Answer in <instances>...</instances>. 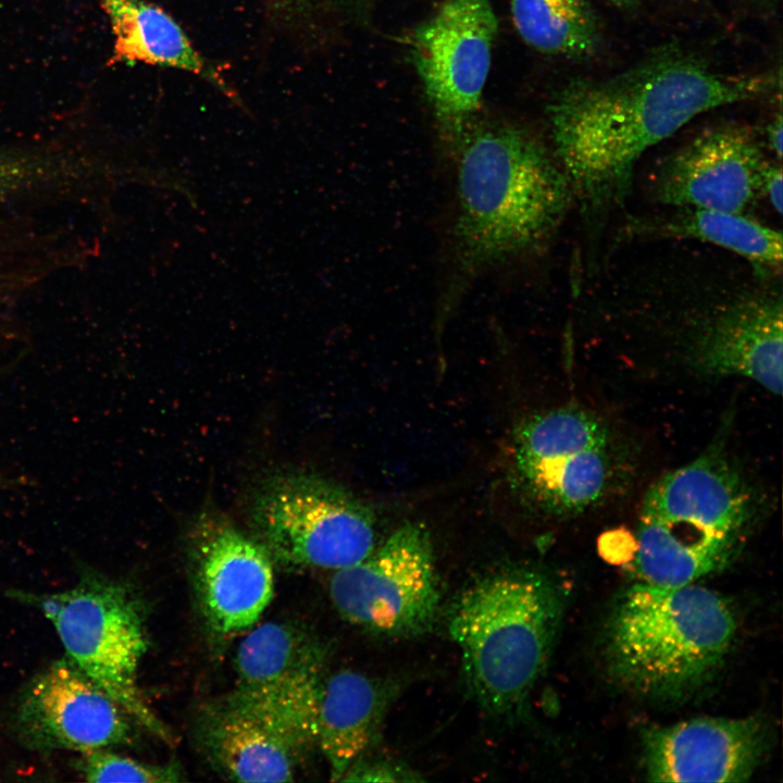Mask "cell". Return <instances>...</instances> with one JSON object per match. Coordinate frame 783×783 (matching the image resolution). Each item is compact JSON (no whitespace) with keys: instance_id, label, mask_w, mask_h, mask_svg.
I'll return each mask as SVG.
<instances>
[{"instance_id":"obj_1","label":"cell","mask_w":783,"mask_h":783,"mask_svg":"<svg viewBox=\"0 0 783 783\" xmlns=\"http://www.w3.org/2000/svg\"><path fill=\"white\" fill-rule=\"evenodd\" d=\"M767 76H729L664 51L605 79L573 80L548 107L554 156L591 210L620 202L646 150L709 110L755 98Z\"/></svg>"},{"instance_id":"obj_2","label":"cell","mask_w":783,"mask_h":783,"mask_svg":"<svg viewBox=\"0 0 783 783\" xmlns=\"http://www.w3.org/2000/svg\"><path fill=\"white\" fill-rule=\"evenodd\" d=\"M453 151L447 306L480 276L545 247L574 198L556 157L520 125L472 124Z\"/></svg>"},{"instance_id":"obj_3","label":"cell","mask_w":783,"mask_h":783,"mask_svg":"<svg viewBox=\"0 0 783 783\" xmlns=\"http://www.w3.org/2000/svg\"><path fill=\"white\" fill-rule=\"evenodd\" d=\"M736 619L718 593L696 585L641 583L623 592L609 614L604 652L611 676L627 691L678 699L719 670Z\"/></svg>"},{"instance_id":"obj_4","label":"cell","mask_w":783,"mask_h":783,"mask_svg":"<svg viewBox=\"0 0 783 783\" xmlns=\"http://www.w3.org/2000/svg\"><path fill=\"white\" fill-rule=\"evenodd\" d=\"M562 597L548 574L527 567L487 573L457 597L448 631L473 699L495 716L524 704L552 650Z\"/></svg>"},{"instance_id":"obj_5","label":"cell","mask_w":783,"mask_h":783,"mask_svg":"<svg viewBox=\"0 0 783 783\" xmlns=\"http://www.w3.org/2000/svg\"><path fill=\"white\" fill-rule=\"evenodd\" d=\"M755 509L746 480L720 450L667 472L648 488L638 514L642 582L685 585L721 570L742 546Z\"/></svg>"},{"instance_id":"obj_6","label":"cell","mask_w":783,"mask_h":783,"mask_svg":"<svg viewBox=\"0 0 783 783\" xmlns=\"http://www.w3.org/2000/svg\"><path fill=\"white\" fill-rule=\"evenodd\" d=\"M9 595L42 612L53 625L65 656L105 689L134 719L160 739L173 736L151 709L138 684L148 650L145 612L133 588L83 566L67 589Z\"/></svg>"},{"instance_id":"obj_7","label":"cell","mask_w":783,"mask_h":783,"mask_svg":"<svg viewBox=\"0 0 783 783\" xmlns=\"http://www.w3.org/2000/svg\"><path fill=\"white\" fill-rule=\"evenodd\" d=\"M246 513L253 537L285 566L338 570L375 548L372 510L315 472L275 470L252 487Z\"/></svg>"},{"instance_id":"obj_8","label":"cell","mask_w":783,"mask_h":783,"mask_svg":"<svg viewBox=\"0 0 783 783\" xmlns=\"http://www.w3.org/2000/svg\"><path fill=\"white\" fill-rule=\"evenodd\" d=\"M328 592L349 623L374 635L412 637L434 626L440 588L433 544L420 523H406L358 563L333 571Z\"/></svg>"},{"instance_id":"obj_9","label":"cell","mask_w":783,"mask_h":783,"mask_svg":"<svg viewBox=\"0 0 783 783\" xmlns=\"http://www.w3.org/2000/svg\"><path fill=\"white\" fill-rule=\"evenodd\" d=\"M607 425L592 412L566 407L522 422L514 436L519 485L540 509L583 513L607 496L617 459Z\"/></svg>"},{"instance_id":"obj_10","label":"cell","mask_w":783,"mask_h":783,"mask_svg":"<svg viewBox=\"0 0 783 783\" xmlns=\"http://www.w3.org/2000/svg\"><path fill=\"white\" fill-rule=\"evenodd\" d=\"M236 688L227 701L283 733L298 749L315 745V716L324 678L320 644L282 622L254 627L235 657Z\"/></svg>"},{"instance_id":"obj_11","label":"cell","mask_w":783,"mask_h":783,"mask_svg":"<svg viewBox=\"0 0 783 783\" xmlns=\"http://www.w3.org/2000/svg\"><path fill=\"white\" fill-rule=\"evenodd\" d=\"M497 27L488 0H446L413 34L417 71L453 148L480 109Z\"/></svg>"},{"instance_id":"obj_12","label":"cell","mask_w":783,"mask_h":783,"mask_svg":"<svg viewBox=\"0 0 783 783\" xmlns=\"http://www.w3.org/2000/svg\"><path fill=\"white\" fill-rule=\"evenodd\" d=\"M134 719L66 656L32 678L18 694L11 725L35 751L79 754L132 744Z\"/></svg>"},{"instance_id":"obj_13","label":"cell","mask_w":783,"mask_h":783,"mask_svg":"<svg viewBox=\"0 0 783 783\" xmlns=\"http://www.w3.org/2000/svg\"><path fill=\"white\" fill-rule=\"evenodd\" d=\"M188 556L203 616L229 636L253 626L274 594L272 558L222 512L207 508L191 521Z\"/></svg>"},{"instance_id":"obj_14","label":"cell","mask_w":783,"mask_h":783,"mask_svg":"<svg viewBox=\"0 0 783 783\" xmlns=\"http://www.w3.org/2000/svg\"><path fill=\"white\" fill-rule=\"evenodd\" d=\"M769 163L748 128L720 125L667 158L654 174L651 191L660 203L679 209L742 213L760 197Z\"/></svg>"},{"instance_id":"obj_15","label":"cell","mask_w":783,"mask_h":783,"mask_svg":"<svg viewBox=\"0 0 783 783\" xmlns=\"http://www.w3.org/2000/svg\"><path fill=\"white\" fill-rule=\"evenodd\" d=\"M766 747L757 718L700 717L647 731L645 771L652 782H745Z\"/></svg>"},{"instance_id":"obj_16","label":"cell","mask_w":783,"mask_h":783,"mask_svg":"<svg viewBox=\"0 0 783 783\" xmlns=\"http://www.w3.org/2000/svg\"><path fill=\"white\" fill-rule=\"evenodd\" d=\"M782 308L775 294L744 296L717 308L693 335V361L707 374L742 376L780 395Z\"/></svg>"},{"instance_id":"obj_17","label":"cell","mask_w":783,"mask_h":783,"mask_svg":"<svg viewBox=\"0 0 783 783\" xmlns=\"http://www.w3.org/2000/svg\"><path fill=\"white\" fill-rule=\"evenodd\" d=\"M390 698V686L365 673L344 669L324 675L316 704L315 746L333 781H340L374 743Z\"/></svg>"},{"instance_id":"obj_18","label":"cell","mask_w":783,"mask_h":783,"mask_svg":"<svg viewBox=\"0 0 783 783\" xmlns=\"http://www.w3.org/2000/svg\"><path fill=\"white\" fill-rule=\"evenodd\" d=\"M114 36L113 62L145 63L200 76L229 88L219 71L195 48L177 22L145 0H96Z\"/></svg>"},{"instance_id":"obj_19","label":"cell","mask_w":783,"mask_h":783,"mask_svg":"<svg viewBox=\"0 0 783 783\" xmlns=\"http://www.w3.org/2000/svg\"><path fill=\"white\" fill-rule=\"evenodd\" d=\"M204 742L214 763L233 781L294 780L298 749L278 730L229 703L209 714Z\"/></svg>"},{"instance_id":"obj_20","label":"cell","mask_w":783,"mask_h":783,"mask_svg":"<svg viewBox=\"0 0 783 783\" xmlns=\"http://www.w3.org/2000/svg\"><path fill=\"white\" fill-rule=\"evenodd\" d=\"M648 233L693 238L735 252L758 273H780L783 261L780 232L742 213L682 208L655 223L642 224Z\"/></svg>"},{"instance_id":"obj_21","label":"cell","mask_w":783,"mask_h":783,"mask_svg":"<svg viewBox=\"0 0 783 783\" xmlns=\"http://www.w3.org/2000/svg\"><path fill=\"white\" fill-rule=\"evenodd\" d=\"M514 27L534 49L584 58L600 44L596 15L587 0H509Z\"/></svg>"},{"instance_id":"obj_22","label":"cell","mask_w":783,"mask_h":783,"mask_svg":"<svg viewBox=\"0 0 783 783\" xmlns=\"http://www.w3.org/2000/svg\"><path fill=\"white\" fill-rule=\"evenodd\" d=\"M76 768L84 780L91 783H166L182 780V773L175 765H150L116 754L110 748L80 754Z\"/></svg>"},{"instance_id":"obj_23","label":"cell","mask_w":783,"mask_h":783,"mask_svg":"<svg viewBox=\"0 0 783 783\" xmlns=\"http://www.w3.org/2000/svg\"><path fill=\"white\" fill-rule=\"evenodd\" d=\"M419 780L409 769L387 760L365 761L359 758L340 781L399 782Z\"/></svg>"},{"instance_id":"obj_24","label":"cell","mask_w":783,"mask_h":783,"mask_svg":"<svg viewBox=\"0 0 783 783\" xmlns=\"http://www.w3.org/2000/svg\"><path fill=\"white\" fill-rule=\"evenodd\" d=\"M22 167L12 152L0 151V197L12 195L21 182Z\"/></svg>"},{"instance_id":"obj_25","label":"cell","mask_w":783,"mask_h":783,"mask_svg":"<svg viewBox=\"0 0 783 783\" xmlns=\"http://www.w3.org/2000/svg\"><path fill=\"white\" fill-rule=\"evenodd\" d=\"M782 184L781 166L770 162L763 174L760 196H765L779 214L782 212Z\"/></svg>"},{"instance_id":"obj_26","label":"cell","mask_w":783,"mask_h":783,"mask_svg":"<svg viewBox=\"0 0 783 783\" xmlns=\"http://www.w3.org/2000/svg\"><path fill=\"white\" fill-rule=\"evenodd\" d=\"M783 127L782 116L778 113L776 117L767 127V140L769 147L773 150L775 157L780 160L783 148Z\"/></svg>"},{"instance_id":"obj_27","label":"cell","mask_w":783,"mask_h":783,"mask_svg":"<svg viewBox=\"0 0 783 783\" xmlns=\"http://www.w3.org/2000/svg\"><path fill=\"white\" fill-rule=\"evenodd\" d=\"M271 2L278 11L299 13L306 9L308 0H271Z\"/></svg>"},{"instance_id":"obj_28","label":"cell","mask_w":783,"mask_h":783,"mask_svg":"<svg viewBox=\"0 0 783 783\" xmlns=\"http://www.w3.org/2000/svg\"><path fill=\"white\" fill-rule=\"evenodd\" d=\"M616 7L629 8L632 7L637 0H607Z\"/></svg>"},{"instance_id":"obj_29","label":"cell","mask_w":783,"mask_h":783,"mask_svg":"<svg viewBox=\"0 0 783 783\" xmlns=\"http://www.w3.org/2000/svg\"><path fill=\"white\" fill-rule=\"evenodd\" d=\"M772 1H776V0H772Z\"/></svg>"}]
</instances>
